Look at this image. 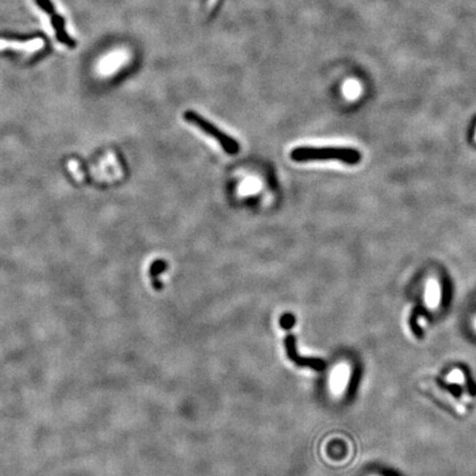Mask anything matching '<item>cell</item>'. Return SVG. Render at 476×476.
Returning a JSON list of instances; mask_svg holds the SVG:
<instances>
[{"label":"cell","instance_id":"obj_1","mask_svg":"<svg viewBox=\"0 0 476 476\" xmlns=\"http://www.w3.org/2000/svg\"><path fill=\"white\" fill-rule=\"evenodd\" d=\"M291 160L295 162L311 161H340L345 164L355 165L361 162L362 156L356 149L346 147H296L290 152Z\"/></svg>","mask_w":476,"mask_h":476},{"label":"cell","instance_id":"obj_2","mask_svg":"<svg viewBox=\"0 0 476 476\" xmlns=\"http://www.w3.org/2000/svg\"><path fill=\"white\" fill-rule=\"evenodd\" d=\"M183 118H184V120H186L187 123L195 126V127L199 128L201 132L204 133L205 135H207L208 137L213 138L214 140L222 147V149L224 150L227 155L235 156L241 151L239 142L236 140L235 138L229 136V135H227L225 132H223L222 129L216 127L215 125L211 123L209 120H207L206 118H204L202 115H200L199 113L193 111H187L183 113Z\"/></svg>","mask_w":476,"mask_h":476},{"label":"cell","instance_id":"obj_3","mask_svg":"<svg viewBox=\"0 0 476 476\" xmlns=\"http://www.w3.org/2000/svg\"><path fill=\"white\" fill-rule=\"evenodd\" d=\"M129 60V53L127 50L125 49H117L113 50L112 52H109L108 54L104 55L102 59L99 60L98 65H97V71L103 76H109L117 72L121 67L128 62Z\"/></svg>","mask_w":476,"mask_h":476},{"label":"cell","instance_id":"obj_4","mask_svg":"<svg viewBox=\"0 0 476 476\" xmlns=\"http://www.w3.org/2000/svg\"><path fill=\"white\" fill-rule=\"evenodd\" d=\"M285 343H286V349H287L288 356H289V359L292 362H294V363H295L296 365L302 366V367H303V366H307V367H310V368H312L314 370H317V372H321V370L325 368L326 365L323 361L317 360V359H307V357H301V356L298 355V354H296L295 340V336L292 335L291 333L287 334Z\"/></svg>","mask_w":476,"mask_h":476},{"label":"cell","instance_id":"obj_5","mask_svg":"<svg viewBox=\"0 0 476 476\" xmlns=\"http://www.w3.org/2000/svg\"><path fill=\"white\" fill-rule=\"evenodd\" d=\"M38 3L41 6V8H43V10H45L47 14L51 16L52 24H53V27L55 29L56 37H58L59 40L61 42L65 43V45H67L68 46H74L73 40H72V39H69L68 37V34L65 33V31H64V29H63L64 25H63L62 18L55 14L54 8L52 7L49 0H38Z\"/></svg>","mask_w":476,"mask_h":476},{"label":"cell","instance_id":"obj_6","mask_svg":"<svg viewBox=\"0 0 476 476\" xmlns=\"http://www.w3.org/2000/svg\"><path fill=\"white\" fill-rule=\"evenodd\" d=\"M45 46V41L41 38L32 39V40L27 42H17L11 40H5V39H0V50L5 49H14L18 51H24L32 53L41 50Z\"/></svg>","mask_w":476,"mask_h":476},{"label":"cell","instance_id":"obj_7","mask_svg":"<svg viewBox=\"0 0 476 476\" xmlns=\"http://www.w3.org/2000/svg\"><path fill=\"white\" fill-rule=\"evenodd\" d=\"M167 268H168V265L163 260H156L155 263L152 264L150 268V276L152 279V286H154L156 290H160L161 288H162V283H161L158 277Z\"/></svg>","mask_w":476,"mask_h":476},{"label":"cell","instance_id":"obj_8","mask_svg":"<svg viewBox=\"0 0 476 476\" xmlns=\"http://www.w3.org/2000/svg\"><path fill=\"white\" fill-rule=\"evenodd\" d=\"M347 377V370L345 367H340L336 369L333 376H332V386L335 391H340L345 385Z\"/></svg>","mask_w":476,"mask_h":476},{"label":"cell","instance_id":"obj_9","mask_svg":"<svg viewBox=\"0 0 476 476\" xmlns=\"http://www.w3.org/2000/svg\"><path fill=\"white\" fill-rule=\"evenodd\" d=\"M295 318L290 313L283 314V316L280 318V325L285 330H290L291 327L295 325Z\"/></svg>","mask_w":476,"mask_h":476}]
</instances>
